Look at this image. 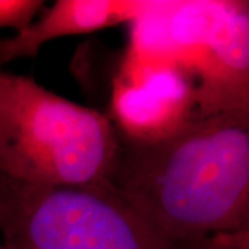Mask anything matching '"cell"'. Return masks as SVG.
Returning a JSON list of instances; mask_svg holds the SVG:
<instances>
[{"label": "cell", "mask_w": 249, "mask_h": 249, "mask_svg": "<svg viewBox=\"0 0 249 249\" xmlns=\"http://www.w3.org/2000/svg\"><path fill=\"white\" fill-rule=\"evenodd\" d=\"M0 249H6L4 247H3V244H1V242H0Z\"/></svg>", "instance_id": "ba28073f"}, {"label": "cell", "mask_w": 249, "mask_h": 249, "mask_svg": "<svg viewBox=\"0 0 249 249\" xmlns=\"http://www.w3.org/2000/svg\"><path fill=\"white\" fill-rule=\"evenodd\" d=\"M172 249H249V230L217 232L198 240L172 244Z\"/></svg>", "instance_id": "52a82bcc"}, {"label": "cell", "mask_w": 249, "mask_h": 249, "mask_svg": "<svg viewBox=\"0 0 249 249\" xmlns=\"http://www.w3.org/2000/svg\"><path fill=\"white\" fill-rule=\"evenodd\" d=\"M118 136L107 181L163 240L249 230V109L198 114L155 140Z\"/></svg>", "instance_id": "6da1fadb"}, {"label": "cell", "mask_w": 249, "mask_h": 249, "mask_svg": "<svg viewBox=\"0 0 249 249\" xmlns=\"http://www.w3.org/2000/svg\"><path fill=\"white\" fill-rule=\"evenodd\" d=\"M6 249H7V248H6Z\"/></svg>", "instance_id": "9c48e42d"}, {"label": "cell", "mask_w": 249, "mask_h": 249, "mask_svg": "<svg viewBox=\"0 0 249 249\" xmlns=\"http://www.w3.org/2000/svg\"><path fill=\"white\" fill-rule=\"evenodd\" d=\"M162 6L163 1L58 0L27 29L0 39V67L19 57L34 55L53 39L137 22L158 13Z\"/></svg>", "instance_id": "277c9868"}, {"label": "cell", "mask_w": 249, "mask_h": 249, "mask_svg": "<svg viewBox=\"0 0 249 249\" xmlns=\"http://www.w3.org/2000/svg\"><path fill=\"white\" fill-rule=\"evenodd\" d=\"M42 7V0H0V28H13L18 34L34 22Z\"/></svg>", "instance_id": "8992f818"}, {"label": "cell", "mask_w": 249, "mask_h": 249, "mask_svg": "<svg viewBox=\"0 0 249 249\" xmlns=\"http://www.w3.org/2000/svg\"><path fill=\"white\" fill-rule=\"evenodd\" d=\"M0 235L7 249H172L108 181L36 186L1 172Z\"/></svg>", "instance_id": "3957f363"}, {"label": "cell", "mask_w": 249, "mask_h": 249, "mask_svg": "<svg viewBox=\"0 0 249 249\" xmlns=\"http://www.w3.org/2000/svg\"><path fill=\"white\" fill-rule=\"evenodd\" d=\"M115 104L121 121L118 132L139 142L163 137L198 115L194 90L172 70L152 71L139 86L121 89Z\"/></svg>", "instance_id": "5b68a950"}, {"label": "cell", "mask_w": 249, "mask_h": 249, "mask_svg": "<svg viewBox=\"0 0 249 249\" xmlns=\"http://www.w3.org/2000/svg\"><path fill=\"white\" fill-rule=\"evenodd\" d=\"M111 119L0 70V172L36 186L107 181L118 152Z\"/></svg>", "instance_id": "7a4b0ae2"}]
</instances>
